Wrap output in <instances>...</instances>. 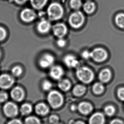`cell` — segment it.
Instances as JSON below:
<instances>
[{"instance_id":"obj_20","label":"cell","mask_w":124,"mask_h":124,"mask_svg":"<svg viewBox=\"0 0 124 124\" xmlns=\"http://www.w3.org/2000/svg\"><path fill=\"white\" fill-rule=\"evenodd\" d=\"M36 111L38 114L44 115L48 112V108L45 104L41 103L38 104L36 107Z\"/></svg>"},{"instance_id":"obj_31","label":"cell","mask_w":124,"mask_h":124,"mask_svg":"<svg viewBox=\"0 0 124 124\" xmlns=\"http://www.w3.org/2000/svg\"><path fill=\"white\" fill-rule=\"evenodd\" d=\"M8 94L6 92L0 91V102H3L7 101L8 98Z\"/></svg>"},{"instance_id":"obj_36","label":"cell","mask_w":124,"mask_h":124,"mask_svg":"<svg viewBox=\"0 0 124 124\" xmlns=\"http://www.w3.org/2000/svg\"><path fill=\"white\" fill-rule=\"evenodd\" d=\"M57 43L58 46L60 47H64L66 44L65 41L62 38H60L57 41Z\"/></svg>"},{"instance_id":"obj_18","label":"cell","mask_w":124,"mask_h":124,"mask_svg":"<svg viewBox=\"0 0 124 124\" xmlns=\"http://www.w3.org/2000/svg\"><path fill=\"white\" fill-rule=\"evenodd\" d=\"M96 6L93 2L88 0L84 3L83 6L84 11L88 14H91L95 10Z\"/></svg>"},{"instance_id":"obj_9","label":"cell","mask_w":124,"mask_h":124,"mask_svg":"<svg viewBox=\"0 0 124 124\" xmlns=\"http://www.w3.org/2000/svg\"><path fill=\"white\" fill-rule=\"evenodd\" d=\"M67 31V28L65 25L62 23L56 24L53 27V32L54 35L60 38H62L65 35Z\"/></svg>"},{"instance_id":"obj_32","label":"cell","mask_w":124,"mask_h":124,"mask_svg":"<svg viewBox=\"0 0 124 124\" xmlns=\"http://www.w3.org/2000/svg\"><path fill=\"white\" fill-rule=\"evenodd\" d=\"M117 95L120 100L124 101V87L118 89Z\"/></svg>"},{"instance_id":"obj_30","label":"cell","mask_w":124,"mask_h":124,"mask_svg":"<svg viewBox=\"0 0 124 124\" xmlns=\"http://www.w3.org/2000/svg\"><path fill=\"white\" fill-rule=\"evenodd\" d=\"M52 87V84L48 81H44L42 84V88L44 90H49Z\"/></svg>"},{"instance_id":"obj_25","label":"cell","mask_w":124,"mask_h":124,"mask_svg":"<svg viewBox=\"0 0 124 124\" xmlns=\"http://www.w3.org/2000/svg\"><path fill=\"white\" fill-rule=\"evenodd\" d=\"M32 111V107L30 104L25 103L22 105L20 111L23 115H27L29 114Z\"/></svg>"},{"instance_id":"obj_29","label":"cell","mask_w":124,"mask_h":124,"mask_svg":"<svg viewBox=\"0 0 124 124\" xmlns=\"http://www.w3.org/2000/svg\"><path fill=\"white\" fill-rule=\"evenodd\" d=\"M22 69L20 66H15L12 69V72L13 75L16 77L20 76L22 73Z\"/></svg>"},{"instance_id":"obj_23","label":"cell","mask_w":124,"mask_h":124,"mask_svg":"<svg viewBox=\"0 0 124 124\" xmlns=\"http://www.w3.org/2000/svg\"><path fill=\"white\" fill-rule=\"evenodd\" d=\"M85 87L84 85H78L74 87L73 92L74 94L77 96H80L85 93Z\"/></svg>"},{"instance_id":"obj_21","label":"cell","mask_w":124,"mask_h":124,"mask_svg":"<svg viewBox=\"0 0 124 124\" xmlns=\"http://www.w3.org/2000/svg\"><path fill=\"white\" fill-rule=\"evenodd\" d=\"M60 89L64 91H67L70 89L71 87L70 83L67 79H62L59 81L58 84Z\"/></svg>"},{"instance_id":"obj_6","label":"cell","mask_w":124,"mask_h":124,"mask_svg":"<svg viewBox=\"0 0 124 124\" xmlns=\"http://www.w3.org/2000/svg\"><path fill=\"white\" fill-rule=\"evenodd\" d=\"M20 18L23 21L30 23L34 21L37 17V15L34 10L29 8L24 9L20 13Z\"/></svg>"},{"instance_id":"obj_7","label":"cell","mask_w":124,"mask_h":124,"mask_svg":"<svg viewBox=\"0 0 124 124\" xmlns=\"http://www.w3.org/2000/svg\"><path fill=\"white\" fill-rule=\"evenodd\" d=\"M3 110L5 115L9 117H14L18 113L17 107L13 102H7L3 106Z\"/></svg>"},{"instance_id":"obj_17","label":"cell","mask_w":124,"mask_h":124,"mask_svg":"<svg viewBox=\"0 0 124 124\" xmlns=\"http://www.w3.org/2000/svg\"><path fill=\"white\" fill-rule=\"evenodd\" d=\"M79 110L83 114H87L92 111V107L90 103L86 102H83L79 104Z\"/></svg>"},{"instance_id":"obj_15","label":"cell","mask_w":124,"mask_h":124,"mask_svg":"<svg viewBox=\"0 0 124 124\" xmlns=\"http://www.w3.org/2000/svg\"><path fill=\"white\" fill-rule=\"evenodd\" d=\"M105 118L103 114L97 113L93 114L89 120L90 124H103Z\"/></svg>"},{"instance_id":"obj_13","label":"cell","mask_w":124,"mask_h":124,"mask_svg":"<svg viewBox=\"0 0 124 124\" xmlns=\"http://www.w3.org/2000/svg\"><path fill=\"white\" fill-rule=\"evenodd\" d=\"M64 62L67 67L76 68L79 67V62L76 57L72 55H67L64 57Z\"/></svg>"},{"instance_id":"obj_11","label":"cell","mask_w":124,"mask_h":124,"mask_svg":"<svg viewBox=\"0 0 124 124\" xmlns=\"http://www.w3.org/2000/svg\"><path fill=\"white\" fill-rule=\"evenodd\" d=\"M11 95L15 101L20 102L23 99L25 94L24 91L21 88L17 86L15 87L12 90Z\"/></svg>"},{"instance_id":"obj_12","label":"cell","mask_w":124,"mask_h":124,"mask_svg":"<svg viewBox=\"0 0 124 124\" xmlns=\"http://www.w3.org/2000/svg\"><path fill=\"white\" fill-rule=\"evenodd\" d=\"M64 73L62 68L59 66H54L50 69V76L51 77L55 79L59 80L60 79Z\"/></svg>"},{"instance_id":"obj_33","label":"cell","mask_w":124,"mask_h":124,"mask_svg":"<svg viewBox=\"0 0 124 124\" xmlns=\"http://www.w3.org/2000/svg\"><path fill=\"white\" fill-rule=\"evenodd\" d=\"M7 36V32L2 27H0V41L3 40Z\"/></svg>"},{"instance_id":"obj_4","label":"cell","mask_w":124,"mask_h":124,"mask_svg":"<svg viewBox=\"0 0 124 124\" xmlns=\"http://www.w3.org/2000/svg\"><path fill=\"white\" fill-rule=\"evenodd\" d=\"M47 100L52 107L57 108L62 105L63 97L59 92L56 91H52L48 94Z\"/></svg>"},{"instance_id":"obj_27","label":"cell","mask_w":124,"mask_h":124,"mask_svg":"<svg viewBox=\"0 0 124 124\" xmlns=\"http://www.w3.org/2000/svg\"><path fill=\"white\" fill-rule=\"evenodd\" d=\"M115 108L112 106H106L104 111L106 114L108 116H111L113 115L115 112Z\"/></svg>"},{"instance_id":"obj_35","label":"cell","mask_w":124,"mask_h":124,"mask_svg":"<svg viewBox=\"0 0 124 124\" xmlns=\"http://www.w3.org/2000/svg\"><path fill=\"white\" fill-rule=\"evenodd\" d=\"M82 57L85 59H89L91 57V53L88 51H84L82 54Z\"/></svg>"},{"instance_id":"obj_5","label":"cell","mask_w":124,"mask_h":124,"mask_svg":"<svg viewBox=\"0 0 124 124\" xmlns=\"http://www.w3.org/2000/svg\"><path fill=\"white\" fill-rule=\"evenodd\" d=\"M91 53V58L96 62H104L107 58V52L104 49L97 48L94 49Z\"/></svg>"},{"instance_id":"obj_1","label":"cell","mask_w":124,"mask_h":124,"mask_svg":"<svg viewBox=\"0 0 124 124\" xmlns=\"http://www.w3.org/2000/svg\"><path fill=\"white\" fill-rule=\"evenodd\" d=\"M47 13L50 20H58L63 15L64 9L59 3L54 2L49 6L47 9Z\"/></svg>"},{"instance_id":"obj_39","label":"cell","mask_w":124,"mask_h":124,"mask_svg":"<svg viewBox=\"0 0 124 124\" xmlns=\"http://www.w3.org/2000/svg\"><path fill=\"white\" fill-rule=\"evenodd\" d=\"M16 3L19 4H23L25 3L28 0H14Z\"/></svg>"},{"instance_id":"obj_41","label":"cell","mask_w":124,"mask_h":124,"mask_svg":"<svg viewBox=\"0 0 124 124\" xmlns=\"http://www.w3.org/2000/svg\"><path fill=\"white\" fill-rule=\"evenodd\" d=\"M71 108L72 109V110H75V109H76V106H72L71 107Z\"/></svg>"},{"instance_id":"obj_14","label":"cell","mask_w":124,"mask_h":124,"mask_svg":"<svg viewBox=\"0 0 124 124\" xmlns=\"http://www.w3.org/2000/svg\"><path fill=\"white\" fill-rule=\"evenodd\" d=\"M51 28V24L48 20H43L39 23L37 25V30L39 32L45 34Z\"/></svg>"},{"instance_id":"obj_40","label":"cell","mask_w":124,"mask_h":124,"mask_svg":"<svg viewBox=\"0 0 124 124\" xmlns=\"http://www.w3.org/2000/svg\"><path fill=\"white\" fill-rule=\"evenodd\" d=\"M76 124H84V123L81 122H78L77 123H76Z\"/></svg>"},{"instance_id":"obj_16","label":"cell","mask_w":124,"mask_h":124,"mask_svg":"<svg viewBox=\"0 0 124 124\" xmlns=\"http://www.w3.org/2000/svg\"><path fill=\"white\" fill-rule=\"evenodd\" d=\"M111 77V72L108 69L102 70L99 74V79L102 83L108 82L110 80Z\"/></svg>"},{"instance_id":"obj_24","label":"cell","mask_w":124,"mask_h":124,"mask_svg":"<svg viewBox=\"0 0 124 124\" xmlns=\"http://www.w3.org/2000/svg\"><path fill=\"white\" fill-rule=\"evenodd\" d=\"M104 90L103 84L101 83H97L94 84L93 87V91L95 94H97L102 93Z\"/></svg>"},{"instance_id":"obj_26","label":"cell","mask_w":124,"mask_h":124,"mask_svg":"<svg viewBox=\"0 0 124 124\" xmlns=\"http://www.w3.org/2000/svg\"><path fill=\"white\" fill-rule=\"evenodd\" d=\"M70 5L73 9L78 10L82 6V2L81 0H70Z\"/></svg>"},{"instance_id":"obj_38","label":"cell","mask_w":124,"mask_h":124,"mask_svg":"<svg viewBox=\"0 0 124 124\" xmlns=\"http://www.w3.org/2000/svg\"><path fill=\"white\" fill-rule=\"evenodd\" d=\"M110 124H124L123 121L119 119H114L111 122Z\"/></svg>"},{"instance_id":"obj_10","label":"cell","mask_w":124,"mask_h":124,"mask_svg":"<svg viewBox=\"0 0 124 124\" xmlns=\"http://www.w3.org/2000/svg\"><path fill=\"white\" fill-rule=\"evenodd\" d=\"M54 57L48 54H45L42 56L39 60V64L42 68L49 67L54 63Z\"/></svg>"},{"instance_id":"obj_34","label":"cell","mask_w":124,"mask_h":124,"mask_svg":"<svg viewBox=\"0 0 124 124\" xmlns=\"http://www.w3.org/2000/svg\"><path fill=\"white\" fill-rule=\"evenodd\" d=\"M59 121V118L55 115H52L50 118V121L53 124H57Z\"/></svg>"},{"instance_id":"obj_19","label":"cell","mask_w":124,"mask_h":124,"mask_svg":"<svg viewBox=\"0 0 124 124\" xmlns=\"http://www.w3.org/2000/svg\"><path fill=\"white\" fill-rule=\"evenodd\" d=\"M31 3L34 8L41 9L46 4L47 0H30Z\"/></svg>"},{"instance_id":"obj_22","label":"cell","mask_w":124,"mask_h":124,"mask_svg":"<svg viewBox=\"0 0 124 124\" xmlns=\"http://www.w3.org/2000/svg\"><path fill=\"white\" fill-rule=\"evenodd\" d=\"M115 22L118 27L124 29V14L120 13L116 15L115 18Z\"/></svg>"},{"instance_id":"obj_8","label":"cell","mask_w":124,"mask_h":124,"mask_svg":"<svg viewBox=\"0 0 124 124\" xmlns=\"http://www.w3.org/2000/svg\"><path fill=\"white\" fill-rule=\"evenodd\" d=\"M14 83V80L12 76L7 74H3L0 76V88L8 89L11 87Z\"/></svg>"},{"instance_id":"obj_3","label":"cell","mask_w":124,"mask_h":124,"mask_svg":"<svg viewBox=\"0 0 124 124\" xmlns=\"http://www.w3.org/2000/svg\"><path fill=\"white\" fill-rule=\"evenodd\" d=\"M85 21L83 14L80 11H76L72 13L70 16L69 23L71 26L75 29H78L83 25Z\"/></svg>"},{"instance_id":"obj_28","label":"cell","mask_w":124,"mask_h":124,"mask_svg":"<svg viewBox=\"0 0 124 124\" xmlns=\"http://www.w3.org/2000/svg\"><path fill=\"white\" fill-rule=\"evenodd\" d=\"M25 124H41L40 122L37 118L31 116L25 119Z\"/></svg>"},{"instance_id":"obj_42","label":"cell","mask_w":124,"mask_h":124,"mask_svg":"<svg viewBox=\"0 0 124 124\" xmlns=\"http://www.w3.org/2000/svg\"><path fill=\"white\" fill-rule=\"evenodd\" d=\"M0 55H1V53H0Z\"/></svg>"},{"instance_id":"obj_2","label":"cell","mask_w":124,"mask_h":124,"mask_svg":"<svg viewBox=\"0 0 124 124\" xmlns=\"http://www.w3.org/2000/svg\"><path fill=\"white\" fill-rule=\"evenodd\" d=\"M76 75L81 81L85 84L90 83L94 79L93 72L86 67H79L76 71Z\"/></svg>"},{"instance_id":"obj_37","label":"cell","mask_w":124,"mask_h":124,"mask_svg":"<svg viewBox=\"0 0 124 124\" xmlns=\"http://www.w3.org/2000/svg\"><path fill=\"white\" fill-rule=\"evenodd\" d=\"M7 124H22L21 121L18 119H15L12 120V121L8 122Z\"/></svg>"}]
</instances>
